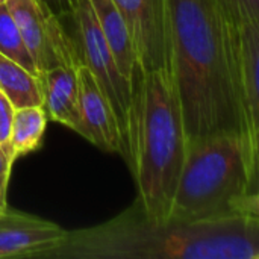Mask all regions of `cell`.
<instances>
[{
  "label": "cell",
  "mask_w": 259,
  "mask_h": 259,
  "mask_svg": "<svg viewBox=\"0 0 259 259\" xmlns=\"http://www.w3.org/2000/svg\"><path fill=\"white\" fill-rule=\"evenodd\" d=\"M167 14L171 79L187 144L212 135L237 134L249 146L232 21L217 0H167Z\"/></svg>",
  "instance_id": "6da1fadb"
},
{
  "label": "cell",
  "mask_w": 259,
  "mask_h": 259,
  "mask_svg": "<svg viewBox=\"0 0 259 259\" xmlns=\"http://www.w3.org/2000/svg\"><path fill=\"white\" fill-rule=\"evenodd\" d=\"M259 217L156 222L135 199L96 226L67 231L65 241L36 259H258Z\"/></svg>",
  "instance_id": "7a4b0ae2"
},
{
  "label": "cell",
  "mask_w": 259,
  "mask_h": 259,
  "mask_svg": "<svg viewBox=\"0 0 259 259\" xmlns=\"http://www.w3.org/2000/svg\"><path fill=\"white\" fill-rule=\"evenodd\" d=\"M137 200L156 222L170 219L171 202L187 152L182 112L171 74L144 71L131 77Z\"/></svg>",
  "instance_id": "3957f363"
},
{
  "label": "cell",
  "mask_w": 259,
  "mask_h": 259,
  "mask_svg": "<svg viewBox=\"0 0 259 259\" xmlns=\"http://www.w3.org/2000/svg\"><path fill=\"white\" fill-rule=\"evenodd\" d=\"M258 173L259 159L237 134L188 143L170 219L196 223L259 217Z\"/></svg>",
  "instance_id": "277c9868"
},
{
  "label": "cell",
  "mask_w": 259,
  "mask_h": 259,
  "mask_svg": "<svg viewBox=\"0 0 259 259\" xmlns=\"http://www.w3.org/2000/svg\"><path fill=\"white\" fill-rule=\"evenodd\" d=\"M74 23V39L80 61L90 68L100 90L106 96L121 143V158L129 170L134 162V126H132V87L123 76L96 21L90 0H77L76 11L70 17Z\"/></svg>",
  "instance_id": "5b68a950"
},
{
  "label": "cell",
  "mask_w": 259,
  "mask_h": 259,
  "mask_svg": "<svg viewBox=\"0 0 259 259\" xmlns=\"http://www.w3.org/2000/svg\"><path fill=\"white\" fill-rule=\"evenodd\" d=\"M6 6L38 73L59 65L77 67L82 62L74 36L41 0H6Z\"/></svg>",
  "instance_id": "8992f818"
},
{
  "label": "cell",
  "mask_w": 259,
  "mask_h": 259,
  "mask_svg": "<svg viewBox=\"0 0 259 259\" xmlns=\"http://www.w3.org/2000/svg\"><path fill=\"white\" fill-rule=\"evenodd\" d=\"M135 44L144 71L162 70L171 74V42L167 0H114Z\"/></svg>",
  "instance_id": "52a82bcc"
},
{
  "label": "cell",
  "mask_w": 259,
  "mask_h": 259,
  "mask_svg": "<svg viewBox=\"0 0 259 259\" xmlns=\"http://www.w3.org/2000/svg\"><path fill=\"white\" fill-rule=\"evenodd\" d=\"M65 237L59 225L8 206L0 215V259H36L61 246Z\"/></svg>",
  "instance_id": "ba28073f"
},
{
  "label": "cell",
  "mask_w": 259,
  "mask_h": 259,
  "mask_svg": "<svg viewBox=\"0 0 259 259\" xmlns=\"http://www.w3.org/2000/svg\"><path fill=\"white\" fill-rule=\"evenodd\" d=\"M79 96L77 134L103 152L121 155V143L111 105L90 68L80 62L76 67Z\"/></svg>",
  "instance_id": "9c48e42d"
},
{
  "label": "cell",
  "mask_w": 259,
  "mask_h": 259,
  "mask_svg": "<svg viewBox=\"0 0 259 259\" xmlns=\"http://www.w3.org/2000/svg\"><path fill=\"white\" fill-rule=\"evenodd\" d=\"M232 39L247 141L259 156V23L234 24Z\"/></svg>",
  "instance_id": "30bf717a"
},
{
  "label": "cell",
  "mask_w": 259,
  "mask_h": 259,
  "mask_svg": "<svg viewBox=\"0 0 259 259\" xmlns=\"http://www.w3.org/2000/svg\"><path fill=\"white\" fill-rule=\"evenodd\" d=\"M42 108L47 118L74 131L79 129V96L76 67H52L38 73Z\"/></svg>",
  "instance_id": "8fae6325"
},
{
  "label": "cell",
  "mask_w": 259,
  "mask_h": 259,
  "mask_svg": "<svg viewBox=\"0 0 259 259\" xmlns=\"http://www.w3.org/2000/svg\"><path fill=\"white\" fill-rule=\"evenodd\" d=\"M96 21L102 35L109 46L117 67L126 79L131 80L134 70L140 65L135 44L132 41L127 24L114 0H90Z\"/></svg>",
  "instance_id": "7c38bea8"
},
{
  "label": "cell",
  "mask_w": 259,
  "mask_h": 259,
  "mask_svg": "<svg viewBox=\"0 0 259 259\" xmlns=\"http://www.w3.org/2000/svg\"><path fill=\"white\" fill-rule=\"evenodd\" d=\"M0 91L12 106H42V93L38 74L30 73L18 62L0 53Z\"/></svg>",
  "instance_id": "4fadbf2b"
},
{
  "label": "cell",
  "mask_w": 259,
  "mask_h": 259,
  "mask_svg": "<svg viewBox=\"0 0 259 259\" xmlns=\"http://www.w3.org/2000/svg\"><path fill=\"white\" fill-rule=\"evenodd\" d=\"M47 120L49 118L42 106H26L14 111L9 146L15 159L39 150Z\"/></svg>",
  "instance_id": "5bb4252c"
},
{
  "label": "cell",
  "mask_w": 259,
  "mask_h": 259,
  "mask_svg": "<svg viewBox=\"0 0 259 259\" xmlns=\"http://www.w3.org/2000/svg\"><path fill=\"white\" fill-rule=\"evenodd\" d=\"M0 53L18 62L30 73L38 74L36 67L23 42L17 23L12 18L6 3L0 5Z\"/></svg>",
  "instance_id": "9a60e30c"
},
{
  "label": "cell",
  "mask_w": 259,
  "mask_h": 259,
  "mask_svg": "<svg viewBox=\"0 0 259 259\" xmlns=\"http://www.w3.org/2000/svg\"><path fill=\"white\" fill-rule=\"evenodd\" d=\"M232 21L240 26L246 23H259V0H217Z\"/></svg>",
  "instance_id": "2e32d148"
},
{
  "label": "cell",
  "mask_w": 259,
  "mask_h": 259,
  "mask_svg": "<svg viewBox=\"0 0 259 259\" xmlns=\"http://www.w3.org/2000/svg\"><path fill=\"white\" fill-rule=\"evenodd\" d=\"M14 111H15V108L12 106L9 99L0 91V147L5 149V150H9V152H11L9 137H11V126H12Z\"/></svg>",
  "instance_id": "e0dca14e"
},
{
  "label": "cell",
  "mask_w": 259,
  "mask_h": 259,
  "mask_svg": "<svg viewBox=\"0 0 259 259\" xmlns=\"http://www.w3.org/2000/svg\"><path fill=\"white\" fill-rule=\"evenodd\" d=\"M14 162L15 158L12 156V153L0 147V215L8 208V185Z\"/></svg>",
  "instance_id": "ac0fdd59"
},
{
  "label": "cell",
  "mask_w": 259,
  "mask_h": 259,
  "mask_svg": "<svg viewBox=\"0 0 259 259\" xmlns=\"http://www.w3.org/2000/svg\"><path fill=\"white\" fill-rule=\"evenodd\" d=\"M41 2L61 20L70 18L77 6V0H41Z\"/></svg>",
  "instance_id": "d6986e66"
},
{
  "label": "cell",
  "mask_w": 259,
  "mask_h": 259,
  "mask_svg": "<svg viewBox=\"0 0 259 259\" xmlns=\"http://www.w3.org/2000/svg\"><path fill=\"white\" fill-rule=\"evenodd\" d=\"M2 3H6V0H0V5H2Z\"/></svg>",
  "instance_id": "ffe728a7"
}]
</instances>
